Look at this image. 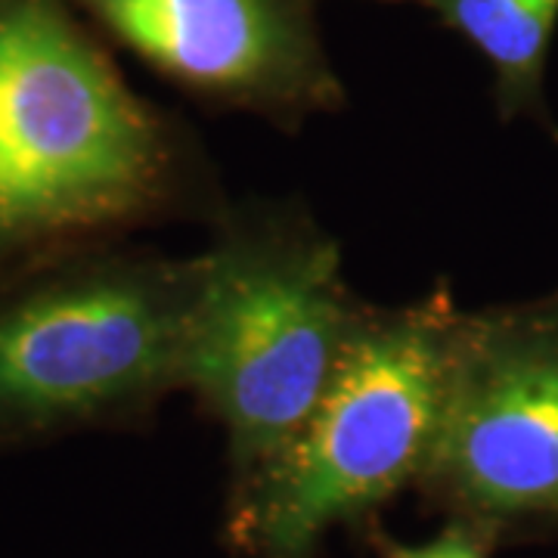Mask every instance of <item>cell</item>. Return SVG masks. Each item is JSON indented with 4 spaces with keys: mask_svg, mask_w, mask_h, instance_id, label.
<instances>
[{
    "mask_svg": "<svg viewBox=\"0 0 558 558\" xmlns=\"http://www.w3.org/2000/svg\"><path fill=\"white\" fill-rule=\"evenodd\" d=\"M223 205L199 134L140 97L72 0H0V279Z\"/></svg>",
    "mask_w": 558,
    "mask_h": 558,
    "instance_id": "1",
    "label": "cell"
},
{
    "mask_svg": "<svg viewBox=\"0 0 558 558\" xmlns=\"http://www.w3.org/2000/svg\"><path fill=\"white\" fill-rule=\"evenodd\" d=\"M199 264L183 391L227 435L230 509L314 416L366 301L299 199L227 202Z\"/></svg>",
    "mask_w": 558,
    "mask_h": 558,
    "instance_id": "2",
    "label": "cell"
},
{
    "mask_svg": "<svg viewBox=\"0 0 558 558\" xmlns=\"http://www.w3.org/2000/svg\"><path fill=\"white\" fill-rule=\"evenodd\" d=\"M199 279V255L131 240L0 279V450L146 428L183 391Z\"/></svg>",
    "mask_w": 558,
    "mask_h": 558,
    "instance_id": "3",
    "label": "cell"
},
{
    "mask_svg": "<svg viewBox=\"0 0 558 558\" xmlns=\"http://www.w3.org/2000/svg\"><path fill=\"white\" fill-rule=\"evenodd\" d=\"M453 289L395 307L366 304L326 395L274 469L223 509L242 558H319L332 527L354 534L416 487L444 398Z\"/></svg>",
    "mask_w": 558,
    "mask_h": 558,
    "instance_id": "4",
    "label": "cell"
},
{
    "mask_svg": "<svg viewBox=\"0 0 558 558\" xmlns=\"http://www.w3.org/2000/svg\"><path fill=\"white\" fill-rule=\"evenodd\" d=\"M422 502L502 546L558 539V289L459 307Z\"/></svg>",
    "mask_w": 558,
    "mask_h": 558,
    "instance_id": "5",
    "label": "cell"
},
{
    "mask_svg": "<svg viewBox=\"0 0 558 558\" xmlns=\"http://www.w3.org/2000/svg\"><path fill=\"white\" fill-rule=\"evenodd\" d=\"M72 3L102 38L208 109L258 116L282 134H299L314 116L348 106L319 35V0Z\"/></svg>",
    "mask_w": 558,
    "mask_h": 558,
    "instance_id": "6",
    "label": "cell"
},
{
    "mask_svg": "<svg viewBox=\"0 0 558 558\" xmlns=\"http://www.w3.org/2000/svg\"><path fill=\"white\" fill-rule=\"evenodd\" d=\"M475 47L494 75L499 121L531 119L558 140L546 102V65L556 38L558 0H410Z\"/></svg>",
    "mask_w": 558,
    "mask_h": 558,
    "instance_id": "7",
    "label": "cell"
},
{
    "mask_svg": "<svg viewBox=\"0 0 558 558\" xmlns=\"http://www.w3.org/2000/svg\"><path fill=\"white\" fill-rule=\"evenodd\" d=\"M357 537L376 553V558H494L497 543L465 521H444L438 534L425 543H403L385 531L381 519L366 521Z\"/></svg>",
    "mask_w": 558,
    "mask_h": 558,
    "instance_id": "8",
    "label": "cell"
}]
</instances>
